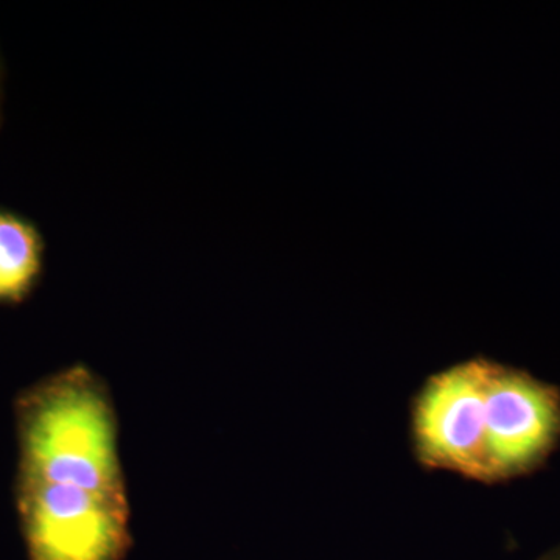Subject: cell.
I'll list each match as a JSON object with an SVG mask.
<instances>
[{"label": "cell", "instance_id": "1", "mask_svg": "<svg viewBox=\"0 0 560 560\" xmlns=\"http://www.w3.org/2000/svg\"><path fill=\"white\" fill-rule=\"evenodd\" d=\"M16 419L18 482L127 495L116 410L94 372L73 366L33 386Z\"/></svg>", "mask_w": 560, "mask_h": 560}, {"label": "cell", "instance_id": "4", "mask_svg": "<svg viewBox=\"0 0 560 560\" xmlns=\"http://www.w3.org/2000/svg\"><path fill=\"white\" fill-rule=\"evenodd\" d=\"M44 245L31 221L0 212V304L31 293L43 268Z\"/></svg>", "mask_w": 560, "mask_h": 560}, {"label": "cell", "instance_id": "3", "mask_svg": "<svg viewBox=\"0 0 560 560\" xmlns=\"http://www.w3.org/2000/svg\"><path fill=\"white\" fill-rule=\"evenodd\" d=\"M559 436V390L526 372L489 361L486 482L510 480L536 469Z\"/></svg>", "mask_w": 560, "mask_h": 560}, {"label": "cell", "instance_id": "2", "mask_svg": "<svg viewBox=\"0 0 560 560\" xmlns=\"http://www.w3.org/2000/svg\"><path fill=\"white\" fill-rule=\"evenodd\" d=\"M488 360L434 374L412 400V448L420 466L486 482Z\"/></svg>", "mask_w": 560, "mask_h": 560}]
</instances>
